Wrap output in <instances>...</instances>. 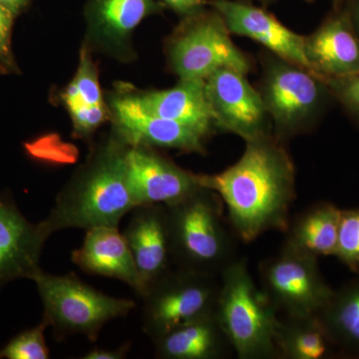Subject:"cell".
<instances>
[{
	"instance_id": "6da1fadb",
	"label": "cell",
	"mask_w": 359,
	"mask_h": 359,
	"mask_svg": "<svg viewBox=\"0 0 359 359\" xmlns=\"http://www.w3.org/2000/svg\"><path fill=\"white\" fill-rule=\"evenodd\" d=\"M198 179L223 201L231 230L245 244L287 229L295 200V167L273 134L245 142L235 164L219 173L198 174Z\"/></svg>"
},
{
	"instance_id": "7a4b0ae2",
	"label": "cell",
	"mask_w": 359,
	"mask_h": 359,
	"mask_svg": "<svg viewBox=\"0 0 359 359\" xmlns=\"http://www.w3.org/2000/svg\"><path fill=\"white\" fill-rule=\"evenodd\" d=\"M129 144L113 131L96 144L61 189L48 216L40 221L44 233L67 229L119 226L137 207L127 179L125 155Z\"/></svg>"
},
{
	"instance_id": "3957f363",
	"label": "cell",
	"mask_w": 359,
	"mask_h": 359,
	"mask_svg": "<svg viewBox=\"0 0 359 359\" xmlns=\"http://www.w3.org/2000/svg\"><path fill=\"white\" fill-rule=\"evenodd\" d=\"M172 261L176 268L219 276L237 259V248L224 219V203L201 187L166 205Z\"/></svg>"
},
{
	"instance_id": "277c9868",
	"label": "cell",
	"mask_w": 359,
	"mask_h": 359,
	"mask_svg": "<svg viewBox=\"0 0 359 359\" xmlns=\"http://www.w3.org/2000/svg\"><path fill=\"white\" fill-rule=\"evenodd\" d=\"M278 314L255 282L245 257H238L222 271L215 316L238 358H278Z\"/></svg>"
},
{
	"instance_id": "5b68a950",
	"label": "cell",
	"mask_w": 359,
	"mask_h": 359,
	"mask_svg": "<svg viewBox=\"0 0 359 359\" xmlns=\"http://www.w3.org/2000/svg\"><path fill=\"white\" fill-rule=\"evenodd\" d=\"M32 282L43 306L42 320L52 328L56 340L81 334L96 341L108 323L126 318L136 308L132 299L105 294L74 273L51 275L41 271Z\"/></svg>"
},
{
	"instance_id": "8992f818",
	"label": "cell",
	"mask_w": 359,
	"mask_h": 359,
	"mask_svg": "<svg viewBox=\"0 0 359 359\" xmlns=\"http://www.w3.org/2000/svg\"><path fill=\"white\" fill-rule=\"evenodd\" d=\"M259 91L282 142L313 128L334 98L320 75L273 54L264 61Z\"/></svg>"
},
{
	"instance_id": "52a82bcc",
	"label": "cell",
	"mask_w": 359,
	"mask_h": 359,
	"mask_svg": "<svg viewBox=\"0 0 359 359\" xmlns=\"http://www.w3.org/2000/svg\"><path fill=\"white\" fill-rule=\"evenodd\" d=\"M168 60L180 80H205L222 68L249 74L250 63L233 43L215 9L185 18L168 43Z\"/></svg>"
},
{
	"instance_id": "ba28073f",
	"label": "cell",
	"mask_w": 359,
	"mask_h": 359,
	"mask_svg": "<svg viewBox=\"0 0 359 359\" xmlns=\"http://www.w3.org/2000/svg\"><path fill=\"white\" fill-rule=\"evenodd\" d=\"M219 276L175 268L142 297V328L155 341L162 335L216 311Z\"/></svg>"
},
{
	"instance_id": "9c48e42d",
	"label": "cell",
	"mask_w": 359,
	"mask_h": 359,
	"mask_svg": "<svg viewBox=\"0 0 359 359\" xmlns=\"http://www.w3.org/2000/svg\"><path fill=\"white\" fill-rule=\"evenodd\" d=\"M259 282L278 313L313 316L334 294L318 264V257L282 247L259 264Z\"/></svg>"
},
{
	"instance_id": "30bf717a",
	"label": "cell",
	"mask_w": 359,
	"mask_h": 359,
	"mask_svg": "<svg viewBox=\"0 0 359 359\" xmlns=\"http://www.w3.org/2000/svg\"><path fill=\"white\" fill-rule=\"evenodd\" d=\"M205 87L215 126L245 142L273 134L261 94L247 74L222 68L205 80Z\"/></svg>"
},
{
	"instance_id": "8fae6325",
	"label": "cell",
	"mask_w": 359,
	"mask_h": 359,
	"mask_svg": "<svg viewBox=\"0 0 359 359\" xmlns=\"http://www.w3.org/2000/svg\"><path fill=\"white\" fill-rule=\"evenodd\" d=\"M127 179L138 205H169L201 188L198 174L145 145H129L125 155Z\"/></svg>"
},
{
	"instance_id": "7c38bea8",
	"label": "cell",
	"mask_w": 359,
	"mask_h": 359,
	"mask_svg": "<svg viewBox=\"0 0 359 359\" xmlns=\"http://www.w3.org/2000/svg\"><path fill=\"white\" fill-rule=\"evenodd\" d=\"M110 106L114 130L129 145L173 149L184 153L205 152L209 135L146 112L131 94L115 97Z\"/></svg>"
},
{
	"instance_id": "4fadbf2b",
	"label": "cell",
	"mask_w": 359,
	"mask_h": 359,
	"mask_svg": "<svg viewBox=\"0 0 359 359\" xmlns=\"http://www.w3.org/2000/svg\"><path fill=\"white\" fill-rule=\"evenodd\" d=\"M210 4L222 16L231 34L254 40L273 55L311 69L304 52V36L292 32L264 7L243 0H212Z\"/></svg>"
},
{
	"instance_id": "5bb4252c",
	"label": "cell",
	"mask_w": 359,
	"mask_h": 359,
	"mask_svg": "<svg viewBox=\"0 0 359 359\" xmlns=\"http://www.w3.org/2000/svg\"><path fill=\"white\" fill-rule=\"evenodd\" d=\"M41 224L32 223L11 198L0 194V289L13 280H32L48 241Z\"/></svg>"
},
{
	"instance_id": "9a60e30c",
	"label": "cell",
	"mask_w": 359,
	"mask_h": 359,
	"mask_svg": "<svg viewBox=\"0 0 359 359\" xmlns=\"http://www.w3.org/2000/svg\"><path fill=\"white\" fill-rule=\"evenodd\" d=\"M140 276L142 297L172 269L166 205H138L123 231Z\"/></svg>"
},
{
	"instance_id": "2e32d148",
	"label": "cell",
	"mask_w": 359,
	"mask_h": 359,
	"mask_svg": "<svg viewBox=\"0 0 359 359\" xmlns=\"http://www.w3.org/2000/svg\"><path fill=\"white\" fill-rule=\"evenodd\" d=\"M162 8L156 0H90L86 9L88 42L117 57L126 58L134 30Z\"/></svg>"
},
{
	"instance_id": "e0dca14e",
	"label": "cell",
	"mask_w": 359,
	"mask_h": 359,
	"mask_svg": "<svg viewBox=\"0 0 359 359\" xmlns=\"http://www.w3.org/2000/svg\"><path fill=\"white\" fill-rule=\"evenodd\" d=\"M304 52L309 68L321 77L359 72V36L346 7L335 11L304 36Z\"/></svg>"
},
{
	"instance_id": "ac0fdd59",
	"label": "cell",
	"mask_w": 359,
	"mask_h": 359,
	"mask_svg": "<svg viewBox=\"0 0 359 359\" xmlns=\"http://www.w3.org/2000/svg\"><path fill=\"white\" fill-rule=\"evenodd\" d=\"M71 261L90 275L114 278L126 283L142 297L140 276L123 233L115 226L86 231L81 247L73 250Z\"/></svg>"
},
{
	"instance_id": "d6986e66",
	"label": "cell",
	"mask_w": 359,
	"mask_h": 359,
	"mask_svg": "<svg viewBox=\"0 0 359 359\" xmlns=\"http://www.w3.org/2000/svg\"><path fill=\"white\" fill-rule=\"evenodd\" d=\"M146 112L182 123L210 135L215 128L205 80H180L176 86L131 94Z\"/></svg>"
},
{
	"instance_id": "ffe728a7",
	"label": "cell",
	"mask_w": 359,
	"mask_h": 359,
	"mask_svg": "<svg viewBox=\"0 0 359 359\" xmlns=\"http://www.w3.org/2000/svg\"><path fill=\"white\" fill-rule=\"evenodd\" d=\"M62 100L78 138L90 140L107 120L109 113L104 103L98 72L87 46L82 48L76 74L63 91Z\"/></svg>"
},
{
	"instance_id": "44dd1931",
	"label": "cell",
	"mask_w": 359,
	"mask_h": 359,
	"mask_svg": "<svg viewBox=\"0 0 359 359\" xmlns=\"http://www.w3.org/2000/svg\"><path fill=\"white\" fill-rule=\"evenodd\" d=\"M153 344L160 359H223L233 351L215 313L174 328Z\"/></svg>"
},
{
	"instance_id": "7402d4cb",
	"label": "cell",
	"mask_w": 359,
	"mask_h": 359,
	"mask_svg": "<svg viewBox=\"0 0 359 359\" xmlns=\"http://www.w3.org/2000/svg\"><path fill=\"white\" fill-rule=\"evenodd\" d=\"M341 209L318 202L297 215L285 229L283 247L318 257H334Z\"/></svg>"
},
{
	"instance_id": "603a6c76",
	"label": "cell",
	"mask_w": 359,
	"mask_h": 359,
	"mask_svg": "<svg viewBox=\"0 0 359 359\" xmlns=\"http://www.w3.org/2000/svg\"><path fill=\"white\" fill-rule=\"evenodd\" d=\"M318 316L337 355L359 359V276L334 290Z\"/></svg>"
},
{
	"instance_id": "cb8c5ba5",
	"label": "cell",
	"mask_w": 359,
	"mask_h": 359,
	"mask_svg": "<svg viewBox=\"0 0 359 359\" xmlns=\"http://www.w3.org/2000/svg\"><path fill=\"white\" fill-rule=\"evenodd\" d=\"M278 358L330 359L337 349L318 314L283 316L276 332Z\"/></svg>"
},
{
	"instance_id": "d4e9b609",
	"label": "cell",
	"mask_w": 359,
	"mask_h": 359,
	"mask_svg": "<svg viewBox=\"0 0 359 359\" xmlns=\"http://www.w3.org/2000/svg\"><path fill=\"white\" fill-rule=\"evenodd\" d=\"M48 325L41 320L39 325L23 330L0 348V358L48 359L50 351L45 339Z\"/></svg>"
},
{
	"instance_id": "484cf974",
	"label": "cell",
	"mask_w": 359,
	"mask_h": 359,
	"mask_svg": "<svg viewBox=\"0 0 359 359\" xmlns=\"http://www.w3.org/2000/svg\"><path fill=\"white\" fill-rule=\"evenodd\" d=\"M334 257L359 276V208L341 210Z\"/></svg>"
},
{
	"instance_id": "4316f807",
	"label": "cell",
	"mask_w": 359,
	"mask_h": 359,
	"mask_svg": "<svg viewBox=\"0 0 359 359\" xmlns=\"http://www.w3.org/2000/svg\"><path fill=\"white\" fill-rule=\"evenodd\" d=\"M330 93L359 124V72L346 76L323 78Z\"/></svg>"
},
{
	"instance_id": "83f0119b",
	"label": "cell",
	"mask_w": 359,
	"mask_h": 359,
	"mask_svg": "<svg viewBox=\"0 0 359 359\" xmlns=\"http://www.w3.org/2000/svg\"><path fill=\"white\" fill-rule=\"evenodd\" d=\"M14 16L0 6V71L7 74L18 72L11 47Z\"/></svg>"
},
{
	"instance_id": "f1b7e54d",
	"label": "cell",
	"mask_w": 359,
	"mask_h": 359,
	"mask_svg": "<svg viewBox=\"0 0 359 359\" xmlns=\"http://www.w3.org/2000/svg\"><path fill=\"white\" fill-rule=\"evenodd\" d=\"M131 342H125L121 346L117 348H102V347H95L91 349L84 356L83 359H124L128 356L131 351Z\"/></svg>"
},
{
	"instance_id": "f546056e",
	"label": "cell",
	"mask_w": 359,
	"mask_h": 359,
	"mask_svg": "<svg viewBox=\"0 0 359 359\" xmlns=\"http://www.w3.org/2000/svg\"><path fill=\"white\" fill-rule=\"evenodd\" d=\"M184 18L201 13L205 9V0H161Z\"/></svg>"
},
{
	"instance_id": "4dcf8cb0",
	"label": "cell",
	"mask_w": 359,
	"mask_h": 359,
	"mask_svg": "<svg viewBox=\"0 0 359 359\" xmlns=\"http://www.w3.org/2000/svg\"><path fill=\"white\" fill-rule=\"evenodd\" d=\"M28 0H0V6L13 14L14 18L25 8Z\"/></svg>"
},
{
	"instance_id": "1f68e13d",
	"label": "cell",
	"mask_w": 359,
	"mask_h": 359,
	"mask_svg": "<svg viewBox=\"0 0 359 359\" xmlns=\"http://www.w3.org/2000/svg\"><path fill=\"white\" fill-rule=\"evenodd\" d=\"M347 13L349 14L351 22L356 33L359 36V0H351L346 6Z\"/></svg>"
},
{
	"instance_id": "d6a6232c",
	"label": "cell",
	"mask_w": 359,
	"mask_h": 359,
	"mask_svg": "<svg viewBox=\"0 0 359 359\" xmlns=\"http://www.w3.org/2000/svg\"><path fill=\"white\" fill-rule=\"evenodd\" d=\"M243 1H257L259 2V4H261V6H269V4H271V2L275 1V0H243Z\"/></svg>"
},
{
	"instance_id": "836d02e7",
	"label": "cell",
	"mask_w": 359,
	"mask_h": 359,
	"mask_svg": "<svg viewBox=\"0 0 359 359\" xmlns=\"http://www.w3.org/2000/svg\"><path fill=\"white\" fill-rule=\"evenodd\" d=\"M335 2H337V4H339L340 2L344 1V0H334Z\"/></svg>"
}]
</instances>
